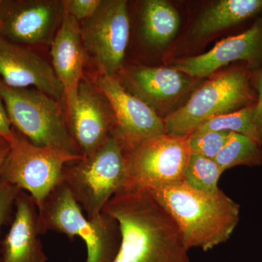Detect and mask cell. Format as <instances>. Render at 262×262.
I'll list each match as a JSON object with an SVG mask.
<instances>
[{
	"label": "cell",
	"instance_id": "1",
	"mask_svg": "<svg viewBox=\"0 0 262 262\" xmlns=\"http://www.w3.org/2000/svg\"><path fill=\"white\" fill-rule=\"evenodd\" d=\"M103 212L120 227L121 242L113 262H190L178 225L149 191L117 193Z\"/></svg>",
	"mask_w": 262,
	"mask_h": 262
},
{
	"label": "cell",
	"instance_id": "2",
	"mask_svg": "<svg viewBox=\"0 0 262 262\" xmlns=\"http://www.w3.org/2000/svg\"><path fill=\"white\" fill-rule=\"evenodd\" d=\"M173 217L188 250L225 243L238 225L241 207L222 189L211 194L184 180L149 191Z\"/></svg>",
	"mask_w": 262,
	"mask_h": 262
},
{
	"label": "cell",
	"instance_id": "3",
	"mask_svg": "<svg viewBox=\"0 0 262 262\" xmlns=\"http://www.w3.org/2000/svg\"><path fill=\"white\" fill-rule=\"evenodd\" d=\"M39 211L41 234L48 231L80 237L88 250L86 262H113L121 242L115 219L103 213L90 220L63 182L48 195Z\"/></svg>",
	"mask_w": 262,
	"mask_h": 262
},
{
	"label": "cell",
	"instance_id": "4",
	"mask_svg": "<svg viewBox=\"0 0 262 262\" xmlns=\"http://www.w3.org/2000/svg\"><path fill=\"white\" fill-rule=\"evenodd\" d=\"M253 72L248 65L234 67L207 81L185 104L164 119L166 134L185 136L213 117L256 104Z\"/></svg>",
	"mask_w": 262,
	"mask_h": 262
},
{
	"label": "cell",
	"instance_id": "5",
	"mask_svg": "<svg viewBox=\"0 0 262 262\" xmlns=\"http://www.w3.org/2000/svg\"><path fill=\"white\" fill-rule=\"evenodd\" d=\"M0 98L15 131L38 146L80 155L58 100L37 89H15L0 79Z\"/></svg>",
	"mask_w": 262,
	"mask_h": 262
},
{
	"label": "cell",
	"instance_id": "6",
	"mask_svg": "<svg viewBox=\"0 0 262 262\" xmlns=\"http://www.w3.org/2000/svg\"><path fill=\"white\" fill-rule=\"evenodd\" d=\"M125 179L123 149L111 136L94 154L67 163L62 182L92 220L101 215L115 194L123 190Z\"/></svg>",
	"mask_w": 262,
	"mask_h": 262
},
{
	"label": "cell",
	"instance_id": "7",
	"mask_svg": "<svg viewBox=\"0 0 262 262\" xmlns=\"http://www.w3.org/2000/svg\"><path fill=\"white\" fill-rule=\"evenodd\" d=\"M82 157L56 148L34 145L14 130L0 168V179L28 193L39 208L63 181L65 165Z\"/></svg>",
	"mask_w": 262,
	"mask_h": 262
},
{
	"label": "cell",
	"instance_id": "8",
	"mask_svg": "<svg viewBox=\"0 0 262 262\" xmlns=\"http://www.w3.org/2000/svg\"><path fill=\"white\" fill-rule=\"evenodd\" d=\"M190 134H162L124 151L126 179L122 191H151L184 180Z\"/></svg>",
	"mask_w": 262,
	"mask_h": 262
},
{
	"label": "cell",
	"instance_id": "9",
	"mask_svg": "<svg viewBox=\"0 0 262 262\" xmlns=\"http://www.w3.org/2000/svg\"><path fill=\"white\" fill-rule=\"evenodd\" d=\"M80 27L86 54L92 57L100 75L116 76L130 37L127 2L102 0L97 12Z\"/></svg>",
	"mask_w": 262,
	"mask_h": 262
},
{
	"label": "cell",
	"instance_id": "10",
	"mask_svg": "<svg viewBox=\"0 0 262 262\" xmlns=\"http://www.w3.org/2000/svg\"><path fill=\"white\" fill-rule=\"evenodd\" d=\"M96 87L114 113L112 135L123 151L142 141L166 134L165 123L155 110L127 91L116 76L98 75Z\"/></svg>",
	"mask_w": 262,
	"mask_h": 262
},
{
	"label": "cell",
	"instance_id": "11",
	"mask_svg": "<svg viewBox=\"0 0 262 262\" xmlns=\"http://www.w3.org/2000/svg\"><path fill=\"white\" fill-rule=\"evenodd\" d=\"M64 13L63 1H3L0 35L22 46L52 43Z\"/></svg>",
	"mask_w": 262,
	"mask_h": 262
},
{
	"label": "cell",
	"instance_id": "12",
	"mask_svg": "<svg viewBox=\"0 0 262 262\" xmlns=\"http://www.w3.org/2000/svg\"><path fill=\"white\" fill-rule=\"evenodd\" d=\"M244 61L251 72L262 66V15L247 30L226 38L203 54L176 61L174 68L192 78L208 77L221 67Z\"/></svg>",
	"mask_w": 262,
	"mask_h": 262
},
{
	"label": "cell",
	"instance_id": "13",
	"mask_svg": "<svg viewBox=\"0 0 262 262\" xmlns=\"http://www.w3.org/2000/svg\"><path fill=\"white\" fill-rule=\"evenodd\" d=\"M0 79L9 87L32 86L58 101H65L64 90L52 65L35 52L1 35Z\"/></svg>",
	"mask_w": 262,
	"mask_h": 262
},
{
	"label": "cell",
	"instance_id": "14",
	"mask_svg": "<svg viewBox=\"0 0 262 262\" xmlns=\"http://www.w3.org/2000/svg\"><path fill=\"white\" fill-rule=\"evenodd\" d=\"M101 96L95 84L82 79L75 106L67 113L71 135L83 157L94 154L113 132L114 119Z\"/></svg>",
	"mask_w": 262,
	"mask_h": 262
},
{
	"label": "cell",
	"instance_id": "15",
	"mask_svg": "<svg viewBox=\"0 0 262 262\" xmlns=\"http://www.w3.org/2000/svg\"><path fill=\"white\" fill-rule=\"evenodd\" d=\"M51 55L52 67L64 90L66 106L69 113L77 102L87 54L80 22L66 10L51 43Z\"/></svg>",
	"mask_w": 262,
	"mask_h": 262
},
{
	"label": "cell",
	"instance_id": "16",
	"mask_svg": "<svg viewBox=\"0 0 262 262\" xmlns=\"http://www.w3.org/2000/svg\"><path fill=\"white\" fill-rule=\"evenodd\" d=\"M11 226L1 243L0 262H46L39 227V211L28 193L19 190Z\"/></svg>",
	"mask_w": 262,
	"mask_h": 262
},
{
	"label": "cell",
	"instance_id": "17",
	"mask_svg": "<svg viewBox=\"0 0 262 262\" xmlns=\"http://www.w3.org/2000/svg\"><path fill=\"white\" fill-rule=\"evenodd\" d=\"M123 79L130 92L154 110L170 106L193 84L192 77L174 67H133L124 72Z\"/></svg>",
	"mask_w": 262,
	"mask_h": 262
},
{
	"label": "cell",
	"instance_id": "18",
	"mask_svg": "<svg viewBox=\"0 0 262 262\" xmlns=\"http://www.w3.org/2000/svg\"><path fill=\"white\" fill-rule=\"evenodd\" d=\"M262 15V0H221L207 8L196 20L192 34L206 38Z\"/></svg>",
	"mask_w": 262,
	"mask_h": 262
},
{
	"label": "cell",
	"instance_id": "19",
	"mask_svg": "<svg viewBox=\"0 0 262 262\" xmlns=\"http://www.w3.org/2000/svg\"><path fill=\"white\" fill-rule=\"evenodd\" d=\"M141 32L146 42L163 47L175 37L180 26V17L173 5L163 0H146L141 13Z\"/></svg>",
	"mask_w": 262,
	"mask_h": 262
},
{
	"label": "cell",
	"instance_id": "20",
	"mask_svg": "<svg viewBox=\"0 0 262 262\" xmlns=\"http://www.w3.org/2000/svg\"><path fill=\"white\" fill-rule=\"evenodd\" d=\"M215 161L222 173L238 165L259 166L262 164V146L247 136L231 132Z\"/></svg>",
	"mask_w": 262,
	"mask_h": 262
},
{
	"label": "cell",
	"instance_id": "21",
	"mask_svg": "<svg viewBox=\"0 0 262 262\" xmlns=\"http://www.w3.org/2000/svg\"><path fill=\"white\" fill-rule=\"evenodd\" d=\"M255 113L256 104L251 105L234 113L213 117L202 124L194 131H227L237 133L247 136L261 144L255 125Z\"/></svg>",
	"mask_w": 262,
	"mask_h": 262
},
{
	"label": "cell",
	"instance_id": "22",
	"mask_svg": "<svg viewBox=\"0 0 262 262\" xmlns=\"http://www.w3.org/2000/svg\"><path fill=\"white\" fill-rule=\"evenodd\" d=\"M222 173L215 160L191 152L184 180L198 190L213 194L220 190L218 182Z\"/></svg>",
	"mask_w": 262,
	"mask_h": 262
},
{
	"label": "cell",
	"instance_id": "23",
	"mask_svg": "<svg viewBox=\"0 0 262 262\" xmlns=\"http://www.w3.org/2000/svg\"><path fill=\"white\" fill-rule=\"evenodd\" d=\"M227 131H194L190 134L191 152L215 160L228 139Z\"/></svg>",
	"mask_w": 262,
	"mask_h": 262
},
{
	"label": "cell",
	"instance_id": "24",
	"mask_svg": "<svg viewBox=\"0 0 262 262\" xmlns=\"http://www.w3.org/2000/svg\"><path fill=\"white\" fill-rule=\"evenodd\" d=\"M102 0H64L66 11L77 21H84L97 12Z\"/></svg>",
	"mask_w": 262,
	"mask_h": 262
},
{
	"label": "cell",
	"instance_id": "25",
	"mask_svg": "<svg viewBox=\"0 0 262 262\" xmlns=\"http://www.w3.org/2000/svg\"><path fill=\"white\" fill-rule=\"evenodd\" d=\"M19 190L18 188L0 179V232L13 213Z\"/></svg>",
	"mask_w": 262,
	"mask_h": 262
},
{
	"label": "cell",
	"instance_id": "26",
	"mask_svg": "<svg viewBox=\"0 0 262 262\" xmlns=\"http://www.w3.org/2000/svg\"><path fill=\"white\" fill-rule=\"evenodd\" d=\"M253 89L257 96V102L256 103V113H255L254 122L262 145V66L259 70L253 72L252 75Z\"/></svg>",
	"mask_w": 262,
	"mask_h": 262
},
{
	"label": "cell",
	"instance_id": "27",
	"mask_svg": "<svg viewBox=\"0 0 262 262\" xmlns=\"http://www.w3.org/2000/svg\"><path fill=\"white\" fill-rule=\"evenodd\" d=\"M14 137V129L12 125L8 112L3 100L0 98V139L7 141L8 144Z\"/></svg>",
	"mask_w": 262,
	"mask_h": 262
},
{
	"label": "cell",
	"instance_id": "28",
	"mask_svg": "<svg viewBox=\"0 0 262 262\" xmlns=\"http://www.w3.org/2000/svg\"><path fill=\"white\" fill-rule=\"evenodd\" d=\"M10 149V144L7 141L0 139V168Z\"/></svg>",
	"mask_w": 262,
	"mask_h": 262
},
{
	"label": "cell",
	"instance_id": "29",
	"mask_svg": "<svg viewBox=\"0 0 262 262\" xmlns=\"http://www.w3.org/2000/svg\"><path fill=\"white\" fill-rule=\"evenodd\" d=\"M2 3H3V1H2V0H0V7H1Z\"/></svg>",
	"mask_w": 262,
	"mask_h": 262
}]
</instances>
